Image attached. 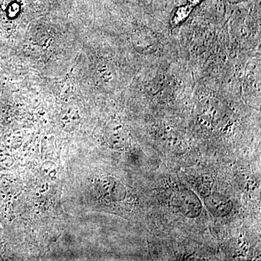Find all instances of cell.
I'll return each instance as SVG.
<instances>
[{"label":"cell","mask_w":261,"mask_h":261,"mask_svg":"<svg viewBox=\"0 0 261 261\" xmlns=\"http://www.w3.org/2000/svg\"><path fill=\"white\" fill-rule=\"evenodd\" d=\"M193 9V7L190 6L188 4L179 6L174 10L171 18H170V23L175 26L182 24L189 18Z\"/></svg>","instance_id":"277c9868"},{"label":"cell","mask_w":261,"mask_h":261,"mask_svg":"<svg viewBox=\"0 0 261 261\" xmlns=\"http://www.w3.org/2000/svg\"><path fill=\"white\" fill-rule=\"evenodd\" d=\"M187 4L190 5V6L193 7L194 8L196 6H197V5L200 4V3H202V0H187Z\"/></svg>","instance_id":"8992f818"},{"label":"cell","mask_w":261,"mask_h":261,"mask_svg":"<svg viewBox=\"0 0 261 261\" xmlns=\"http://www.w3.org/2000/svg\"><path fill=\"white\" fill-rule=\"evenodd\" d=\"M100 186L102 193L107 198L111 199L112 200H119L125 197V187L115 179H104Z\"/></svg>","instance_id":"3957f363"},{"label":"cell","mask_w":261,"mask_h":261,"mask_svg":"<svg viewBox=\"0 0 261 261\" xmlns=\"http://www.w3.org/2000/svg\"><path fill=\"white\" fill-rule=\"evenodd\" d=\"M107 136L109 144L111 145L112 148H121L125 146L126 135L125 133L123 132L120 127H116L109 131Z\"/></svg>","instance_id":"5b68a950"},{"label":"cell","mask_w":261,"mask_h":261,"mask_svg":"<svg viewBox=\"0 0 261 261\" xmlns=\"http://www.w3.org/2000/svg\"><path fill=\"white\" fill-rule=\"evenodd\" d=\"M205 203L208 211L217 217L228 216L233 208V205L229 199L223 194L216 192L208 194L205 197Z\"/></svg>","instance_id":"7a4b0ae2"},{"label":"cell","mask_w":261,"mask_h":261,"mask_svg":"<svg viewBox=\"0 0 261 261\" xmlns=\"http://www.w3.org/2000/svg\"><path fill=\"white\" fill-rule=\"evenodd\" d=\"M177 208L184 216L194 218L198 217L202 211V205L197 194L188 189H183L177 194Z\"/></svg>","instance_id":"6da1fadb"}]
</instances>
